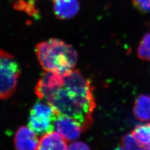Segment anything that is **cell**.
I'll return each instance as SVG.
<instances>
[{
  "mask_svg": "<svg viewBox=\"0 0 150 150\" xmlns=\"http://www.w3.org/2000/svg\"><path fill=\"white\" fill-rule=\"evenodd\" d=\"M64 75V83L45 101L57 115H64L75 120L85 131L91 127L92 114L96 108L91 81L76 70Z\"/></svg>",
  "mask_w": 150,
  "mask_h": 150,
  "instance_id": "6da1fadb",
  "label": "cell"
},
{
  "mask_svg": "<svg viewBox=\"0 0 150 150\" xmlns=\"http://www.w3.org/2000/svg\"><path fill=\"white\" fill-rule=\"evenodd\" d=\"M35 52L41 66L46 71L64 74L74 69L77 61L75 49L57 38H51L38 43Z\"/></svg>",
  "mask_w": 150,
  "mask_h": 150,
  "instance_id": "7a4b0ae2",
  "label": "cell"
},
{
  "mask_svg": "<svg viewBox=\"0 0 150 150\" xmlns=\"http://www.w3.org/2000/svg\"><path fill=\"white\" fill-rule=\"evenodd\" d=\"M20 75V66L14 57L0 49V99L12 95Z\"/></svg>",
  "mask_w": 150,
  "mask_h": 150,
  "instance_id": "3957f363",
  "label": "cell"
},
{
  "mask_svg": "<svg viewBox=\"0 0 150 150\" xmlns=\"http://www.w3.org/2000/svg\"><path fill=\"white\" fill-rule=\"evenodd\" d=\"M57 116V114L48 103L38 101L30 111L28 126L37 134L52 132Z\"/></svg>",
  "mask_w": 150,
  "mask_h": 150,
  "instance_id": "277c9868",
  "label": "cell"
},
{
  "mask_svg": "<svg viewBox=\"0 0 150 150\" xmlns=\"http://www.w3.org/2000/svg\"><path fill=\"white\" fill-rule=\"evenodd\" d=\"M64 83L63 74L54 71L44 72L35 87V93L41 100L46 101Z\"/></svg>",
  "mask_w": 150,
  "mask_h": 150,
  "instance_id": "5b68a950",
  "label": "cell"
},
{
  "mask_svg": "<svg viewBox=\"0 0 150 150\" xmlns=\"http://www.w3.org/2000/svg\"><path fill=\"white\" fill-rule=\"evenodd\" d=\"M54 126L58 133L70 141L77 139L84 131L77 121L64 115H57Z\"/></svg>",
  "mask_w": 150,
  "mask_h": 150,
  "instance_id": "8992f818",
  "label": "cell"
},
{
  "mask_svg": "<svg viewBox=\"0 0 150 150\" xmlns=\"http://www.w3.org/2000/svg\"><path fill=\"white\" fill-rule=\"evenodd\" d=\"M14 144L17 150H37L39 141L37 134L29 126H21L16 131Z\"/></svg>",
  "mask_w": 150,
  "mask_h": 150,
  "instance_id": "52a82bcc",
  "label": "cell"
},
{
  "mask_svg": "<svg viewBox=\"0 0 150 150\" xmlns=\"http://www.w3.org/2000/svg\"><path fill=\"white\" fill-rule=\"evenodd\" d=\"M53 2L54 15L61 20L74 17L80 9L78 0H53Z\"/></svg>",
  "mask_w": 150,
  "mask_h": 150,
  "instance_id": "ba28073f",
  "label": "cell"
},
{
  "mask_svg": "<svg viewBox=\"0 0 150 150\" xmlns=\"http://www.w3.org/2000/svg\"><path fill=\"white\" fill-rule=\"evenodd\" d=\"M67 139L55 132H50L43 134L39 140L38 150H67Z\"/></svg>",
  "mask_w": 150,
  "mask_h": 150,
  "instance_id": "9c48e42d",
  "label": "cell"
},
{
  "mask_svg": "<svg viewBox=\"0 0 150 150\" xmlns=\"http://www.w3.org/2000/svg\"><path fill=\"white\" fill-rule=\"evenodd\" d=\"M134 114L135 117L141 121H150V97L141 95L134 102Z\"/></svg>",
  "mask_w": 150,
  "mask_h": 150,
  "instance_id": "30bf717a",
  "label": "cell"
},
{
  "mask_svg": "<svg viewBox=\"0 0 150 150\" xmlns=\"http://www.w3.org/2000/svg\"><path fill=\"white\" fill-rule=\"evenodd\" d=\"M132 134L143 149L150 150V123L137 126Z\"/></svg>",
  "mask_w": 150,
  "mask_h": 150,
  "instance_id": "8fae6325",
  "label": "cell"
},
{
  "mask_svg": "<svg viewBox=\"0 0 150 150\" xmlns=\"http://www.w3.org/2000/svg\"><path fill=\"white\" fill-rule=\"evenodd\" d=\"M38 0H17L15 4L16 9L26 12L30 16L38 18V10L35 4Z\"/></svg>",
  "mask_w": 150,
  "mask_h": 150,
  "instance_id": "7c38bea8",
  "label": "cell"
},
{
  "mask_svg": "<svg viewBox=\"0 0 150 150\" xmlns=\"http://www.w3.org/2000/svg\"><path fill=\"white\" fill-rule=\"evenodd\" d=\"M137 54L141 59L150 61V32L146 33L141 41Z\"/></svg>",
  "mask_w": 150,
  "mask_h": 150,
  "instance_id": "4fadbf2b",
  "label": "cell"
},
{
  "mask_svg": "<svg viewBox=\"0 0 150 150\" xmlns=\"http://www.w3.org/2000/svg\"><path fill=\"white\" fill-rule=\"evenodd\" d=\"M121 149L140 150L143 149L137 143L132 134H127L122 137L121 141Z\"/></svg>",
  "mask_w": 150,
  "mask_h": 150,
  "instance_id": "5bb4252c",
  "label": "cell"
},
{
  "mask_svg": "<svg viewBox=\"0 0 150 150\" xmlns=\"http://www.w3.org/2000/svg\"><path fill=\"white\" fill-rule=\"evenodd\" d=\"M134 7L140 12H150V0H132Z\"/></svg>",
  "mask_w": 150,
  "mask_h": 150,
  "instance_id": "9a60e30c",
  "label": "cell"
},
{
  "mask_svg": "<svg viewBox=\"0 0 150 150\" xmlns=\"http://www.w3.org/2000/svg\"><path fill=\"white\" fill-rule=\"evenodd\" d=\"M69 150H90V147L88 145L82 142H75L69 145Z\"/></svg>",
  "mask_w": 150,
  "mask_h": 150,
  "instance_id": "2e32d148",
  "label": "cell"
}]
</instances>
